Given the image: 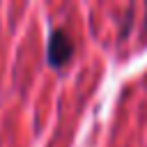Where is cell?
<instances>
[{
	"instance_id": "1",
	"label": "cell",
	"mask_w": 147,
	"mask_h": 147,
	"mask_svg": "<svg viewBox=\"0 0 147 147\" xmlns=\"http://www.w3.org/2000/svg\"><path fill=\"white\" fill-rule=\"evenodd\" d=\"M74 55V41L64 30H53L46 46V60L51 67H64Z\"/></svg>"
},
{
	"instance_id": "2",
	"label": "cell",
	"mask_w": 147,
	"mask_h": 147,
	"mask_svg": "<svg viewBox=\"0 0 147 147\" xmlns=\"http://www.w3.org/2000/svg\"><path fill=\"white\" fill-rule=\"evenodd\" d=\"M145 28H147V18H145Z\"/></svg>"
}]
</instances>
